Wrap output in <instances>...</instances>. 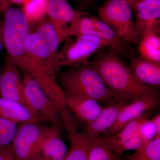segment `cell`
<instances>
[{"label":"cell","instance_id":"cell-33","mask_svg":"<svg viewBox=\"0 0 160 160\" xmlns=\"http://www.w3.org/2000/svg\"><path fill=\"white\" fill-rule=\"evenodd\" d=\"M3 68L0 66V82H1V78H2V74Z\"/></svg>","mask_w":160,"mask_h":160},{"label":"cell","instance_id":"cell-9","mask_svg":"<svg viewBox=\"0 0 160 160\" xmlns=\"http://www.w3.org/2000/svg\"><path fill=\"white\" fill-rule=\"evenodd\" d=\"M63 127L68 133L70 148L64 160H89L92 146L95 137L80 132L73 115L68 108L61 112Z\"/></svg>","mask_w":160,"mask_h":160},{"label":"cell","instance_id":"cell-24","mask_svg":"<svg viewBox=\"0 0 160 160\" xmlns=\"http://www.w3.org/2000/svg\"><path fill=\"white\" fill-rule=\"evenodd\" d=\"M17 124L0 117V148L11 145L17 131Z\"/></svg>","mask_w":160,"mask_h":160},{"label":"cell","instance_id":"cell-30","mask_svg":"<svg viewBox=\"0 0 160 160\" xmlns=\"http://www.w3.org/2000/svg\"><path fill=\"white\" fill-rule=\"evenodd\" d=\"M128 4L131 6L132 7H133L135 5H136L138 3H139L140 2H142L143 0H125Z\"/></svg>","mask_w":160,"mask_h":160},{"label":"cell","instance_id":"cell-6","mask_svg":"<svg viewBox=\"0 0 160 160\" xmlns=\"http://www.w3.org/2000/svg\"><path fill=\"white\" fill-rule=\"evenodd\" d=\"M23 96L25 105L40 122H48L61 129L62 113L38 83L29 75L23 74Z\"/></svg>","mask_w":160,"mask_h":160},{"label":"cell","instance_id":"cell-32","mask_svg":"<svg viewBox=\"0 0 160 160\" xmlns=\"http://www.w3.org/2000/svg\"><path fill=\"white\" fill-rule=\"evenodd\" d=\"M27 160H43L42 154H40Z\"/></svg>","mask_w":160,"mask_h":160},{"label":"cell","instance_id":"cell-1","mask_svg":"<svg viewBox=\"0 0 160 160\" xmlns=\"http://www.w3.org/2000/svg\"><path fill=\"white\" fill-rule=\"evenodd\" d=\"M29 22L23 10L11 7L6 9L3 22L4 45L7 58L23 74L29 75L42 87L62 112L67 108L66 96L51 67L33 56L27 50L26 41Z\"/></svg>","mask_w":160,"mask_h":160},{"label":"cell","instance_id":"cell-23","mask_svg":"<svg viewBox=\"0 0 160 160\" xmlns=\"http://www.w3.org/2000/svg\"><path fill=\"white\" fill-rule=\"evenodd\" d=\"M49 0H27L24 3L23 11L29 22L42 19L47 14Z\"/></svg>","mask_w":160,"mask_h":160},{"label":"cell","instance_id":"cell-19","mask_svg":"<svg viewBox=\"0 0 160 160\" xmlns=\"http://www.w3.org/2000/svg\"><path fill=\"white\" fill-rule=\"evenodd\" d=\"M100 137L109 149L118 155L125 152L137 150L143 145L138 132L129 136L102 135Z\"/></svg>","mask_w":160,"mask_h":160},{"label":"cell","instance_id":"cell-5","mask_svg":"<svg viewBox=\"0 0 160 160\" xmlns=\"http://www.w3.org/2000/svg\"><path fill=\"white\" fill-rule=\"evenodd\" d=\"M132 7L125 0H107L98 8L99 18L126 42L137 45L141 37L132 18Z\"/></svg>","mask_w":160,"mask_h":160},{"label":"cell","instance_id":"cell-28","mask_svg":"<svg viewBox=\"0 0 160 160\" xmlns=\"http://www.w3.org/2000/svg\"><path fill=\"white\" fill-rule=\"evenodd\" d=\"M156 129V138L160 137V114L157 113L151 119Z\"/></svg>","mask_w":160,"mask_h":160},{"label":"cell","instance_id":"cell-26","mask_svg":"<svg viewBox=\"0 0 160 160\" xmlns=\"http://www.w3.org/2000/svg\"><path fill=\"white\" fill-rule=\"evenodd\" d=\"M0 160H15L14 152L11 144L0 148Z\"/></svg>","mask_w":160,"mask_h":160},{"label":"cell","instance_id":"cell-20","mask_svg":"<svg viewBox=\"0 0 160 160\" xmlns=\"http://www.w3.org/2000/svg\"><path fill=\"white\" fill-rule=\"evenodd\" d=\"M60 132L49 139L44 145L41 154L43 160H64L67 153V147Z\"/></svg>","mask_w":160,"mask_h":160},{"label":"cell","instance_id":"cell-16","mask_svg":"<svg viewBox=\"0 0 160 160\" xmlns=\"http://www.w3.org/2000/svg\"><path fill=\"white\" fill-rule=\"evenodd\" d=\"M135 78L144 85L156 88L160 86V64L142 58H132L128 66Z\"/></svg>","mask_w":160,"mask_h":160},{"label":"cell","instance_id":"cell-29","mask_svg":"<svg viewBox=\"0 0 160 160\" xmlns=\"http://www.w3.org/2000/svg\"><path fill=\"white\" fill-rule=\"evenodd\" d=\"M3 23L0 22V51L2 49L4 46V41L3 37Z\"/></svg>","mask_w":160,"mask_h":160},{"label":"cell","instance_id":"cell-3","mask_svg":"<svg viewBox=\"0 0 160 160\" xmlns=\"http://www.w3.org/2000/svg\"><path fill=\"white\" fill-rule=\"evenodd\" d=\"M56 75L65 95H77L90 98L103 106L126 101L112 94L97 70L88 63L62 72H57Z\"/></svg>","mask_w":160,"mask_h":160},{"label":"cell","instance_id":"cell-4","mask_svg":"<svg viewBox=\"0 0 160 160\" xmlns=\"http://www.w3.org/2000/svg\"><path fill=\"white\" fill-rule=\"evenodd\" d=\"M60 130L40 122L22 123L11 144L15 160H27L41 154L47 141Z\"/></svg>","mask_w":160,"mask_h":160},{"label":"cell","instance_id":"cell-18","mask_svg":"<svg viewBox=\"0 0 160 160\" xmlns=\"http://www.w3.org/2000/svg\"><path fill=\"white\" fill-rule=\"evenodd\" d=\"M138 45L140 57L160 64V38L158 32H149L143 35Z\"/></svg>","mask_w":160,"mask_h":160},{"label":"cell","instance_id":"cell-11","mask_svg":"<svg viewBox=\"0 0 160 160\" xmlns=\"http://www.w3.org/2000/svg\"><path fill=\"white\" fill-rule=\"evenodd\" d=\"M6 57L0 82L1 97L16 101L25 105L23 96V75Z\"/></svg>","mask_w":160,"mask_h":160},{"label":"cell","instance_id":"cell-25","mask_svg":"<svg viewBox=\"0 0 160 160\" xmlns=\"http://www.w3.org/2000/svg\"><path fill=\"white\" fill-rule=\"evenodd\" d=\"M138 134L143 144L156 138V129L152 120L148 118L143 121L139 127Z\"/></svg>","mask_w":160,"mask_h":160},{"label":"cell","instance_id":"cell-17","mask_svg":"<svg viewBox=\"0 0 160 160\" xmlns=\"http://www.w3.org/2000/svg\"><path fill=\"white\" fill-rule=\"evenodd\" d=\"M0 117L17 124L40 122L26 106L16 101L2 97H0Z\"/></svg>","mask_w":160,"mask_h":160},{"label":"cell","instance_id":"cell-13","mask_svg":"<svg viewBox=\"0 0 160 160\" xmlns=\"http://www.w3.org/2000/svg\"><path fill=\"white\" fill-rule=\"evenodd\" d=\"M79 12L75 10L67 0H49L47 14L55 26L62 41L69 37V28Z\"/></svg>","mask_w":160,"mask_h":160},{"label":"cell","instance_id":"cell-12","mask_svg":"<svg viewBox=\"0 0 160 160\" xmlns=\"http://www.w3.org/2000/svg\"><path fill=\"white\" fill-rule=\"evenodd\" d=\"M132 8L135 12V24L140 37L149 32H158L160 0H143Z\"/></svg>","mask_w":160,"mask_h":160},{"label":"cell","instance_id":"cell-21","mask_svg":"<svg viewBox=\"0 0 160 160\" xmlns=\"http://www.w3.org/2000/svg\"><path fill=\"white\" fill-rule=\"evenodd\" d=\"M124 160H160V137L143 144L133 153L126 156Z\"/></svg>","mask_w":160,"mask_h":160},{"label":"cell","instance_id":"cell-7","mask_svg":"<svg viewBox=\"0 0 160 160\" xmlns=\"http://www.w3.org/2000/svg\"><path fill=\"white\" fill-rule=\"evenodd\" d=\"M79 12L69 28V36L86 34L95 36L105 40L109 44L111 50L118 53L126 49V42L120 38L106 23L100 19L90 16H84Z\"/></svg>","mask_w":160,"mask_h":160},{"label":"cell","instance_id":"cell-10","mask_svg":"<svg viewBox=\"0 0 160 160\" xmlns=\"http://www.w3.org/2000/svg\"><path fill=\"white\" fill-rule=\"evenodd\" d=\"M160 102L159 93L157 91L145 95L137 100L127 103L122 109L113 126L102 135L115 134L132 121L146 112H153Z\"/></svg>","mask_w":160,"mask_h":160},{"label":"cell","instance_id":"cell-22","mask_svg":"<svg viewBox=\"0 0 160 160\" xmlns=\"http://www.w3.org/2000/svg\"><path fill=\"white\" fill-rule=\"evenodd\" d=\"M89 160H121L111 150L100 136L96 137L89 152Z\"/></svg>","mask_w":160,"mask_h":160},{"label":"cell","instance_id":"cell-2","mask_svg":"<svg viewBox=\"0 0 160 160\" xmlns=\"http://www.w3.org/2000/svg\"><path fill=\"white\" fill-rule=\"evenodd\" d=\"M98 53L90 64L97 70L106 87L117 97L131 102L158 91L157 88L139 82L113 50H101Z\"/></svg>","mask_w":160,"mask_h":160},{"label":"cell","instance_id":"cell-34","mask_svg":"<svg viewBox=\"0 0 160 160\" xmlns=\"http://www.w3.org/2000/svg\"><path fill=\"white\" fill-rule=\"evenodd\" d=\"M3 1H4V0H0V3L2 2Z\"/></svg>","mask_w":160,"mask_h":160},{"label":"cell","instance_id":"cell-8","mask_svg":"<svg viewBox=\"0 0 160 160\" xmlns=\"http://www.w3.org/2000/svg\"><path fill=\"white\" fill-rule=\"evenodd\" d=\"M77 36L74 42L59 58L60 67H76L88 64V59L92 56L107 46L109 47L108 42L98 37L86 34Z\"/></svg>","mask_w":160,"mask_h":160},{"label":"cell","instance_id":"cell-15","mask_svg":"<svg viewBox=\"0 0 160 160\" xmlns=\"http://www.w3.org/2000/svg\"><path fill=\"white\" fill-rule=\"evenodd\" d=\"M129 102L122 101L115 104L104 106L98 117L86 126L84 132L92 137L102 135L113 126L122 109Z\"/></svg>","mask_w":160,"mask_h":160},{"label":"cell","instance_id":"cell-31","mask_svg":"<svg viewBox=\"0 0 160 160\" xmlns=\"http://www.w3.org/2000/svg\"><path fill=\"white\" fill-rule=\"evenodd\" d=\"M11 2L16 3V4H23L26 2L27 0H9Z\"/></svg>","mask_w":160,"mask_h":160},{"label":"cell","instance_id":"cell-14","mask_svg":"<svg viewBox=\"0 0 160 160\" xmlns=\"http://www.w3.org/2000/svg\"><path fill=\"white\" fill-rule=\"evenodd\" d=\"M65 96L69 111L86 126L98 117L104 106L86 97L77 95H65Z\"/></svg>","mask_w":160,"mask_h":160},{"label":"cell","instance_id":"cell-27","mask_svg":"<svg viewBox=\"0 0 160 160\" xmlns=\"http://www.w3.org/2000/svg\"><path fill=\"white\" fill-rule=\"evenodd\" d=\"M96 0H80L79 8L81 10L89 9L94 6Z\"/></svg>","mask_w":160,"mask_h":160}]
</instances>
